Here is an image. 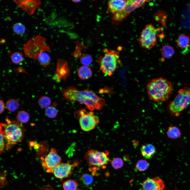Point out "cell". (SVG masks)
<instances>
[{"label":"cell","instance_id":"1","mask_svg":"<svg viewBox=\"0 0 190 190\" xmlns=\"http://www.w3.org/2000/svg\"><path fill=\"white\" fill-rule=\"evenodd\" d=\"M63 94L66 100L84 104L90 111L94 109L100 110L105 104L103 99L88 89L79 90L74 87L70 86L64 89Z\"/></svg>","mask_w":190,"mask_h":190},{"label":"cell","instance_id":"2","mask_svg":"<svg viewBox=\"0 0 190 190\" xmlns=\"http://www.w3.org/2000/svg\"><path fill=\"white\" fill-rule=\"evenodd\" d=\"M146 88L149 97L156 102H162L168 100L173 90L171 82L161 77L151 80L148 83Z\"/></svg>","mask_w":190,"mask_h":190},{"label":"cell","instance_id":"3","mask_svg":"<svg viewBox=\"0 0 190 190\" xmlns=\"http://www.w3.org/2000/svg\"><path fill=\"white\" fill-rule=\"evenodd\" d=\"M104 55L97 60L100 65V69L104 75L111 76L118 68L120 63L118 53L115 50L105 49Z\"/></svg>","mask_w":190,"mask_h":190},{"label":"cell","instance_id":"4","mask_svg":"<svg viewBox=\"0 0 190 190\" xmlns=\"http://www.w3.org/2000/svg\"><path fill=\"white\" fill-rule=\"evenodd\" d=\"M23 49L26 57L34 60L37 59L41 53L50 50L45 38L40 35L30 38L23 44Z\"/></svg>","mask_w":190,"mask_h":190},{"label":"cell","instance_id":"5","mask_svg":"<svg viewBox=\"0 0 190 190\" xmlns=\"http://www.w3.org/2000/svg\"><path fill=\"white\" fill-rule=\"evenodd\" d=\"M6 124H3L4 138L10 145L21 142L24 136L23 127L18 121L6 119Z\"/></svg>","mask_w":190,"mask_h":190},{"label":"cell","instance_id":"6","mask_svg":"<svg viewBox=\"0 0 190 190\" xmlns=\"http://www.w3.org/2000/svg\"><path fill=\"white\" fill-rule=\"evenodd\" d=\"M190 105V87L185 86L179 90L177 95L169 103V111L171 114L176 116Z\"/></svg>","mask_w":190,"mask_h":190},{"label":"cell","instance_id":"7","mask_svg":"<svg viewBox=\"0 0 190 190\" xmlns=\"http://www.w3.org/2000/svg\"><path fill=\"white\" fill-rule=\"evenodd\" d=\"M161 30L160 28H156L151 24L146 25L139 38L140 46L146 49L152 48L157 43V35Z\"/></svg>","mask_w":190,"mask_h":190},{"label":"cell","instance_id":"8","mask_svg":"<svg viewBox=\"0 0 190 190\" xmlns=\"http://www.w3.org/2000/svg\"><path fill=\"white\" fill-rule=\"evenodd\" d=\"M77 112L79 117L80 127L84 131H88L92 130L99 122L98 117L92 111H88L82 109Z\"/></svg>","mask_w":190,"mask_h":190},{"label":"cell","instance_id":"9","mask_svg":"<svg viewBox=\"0 0 190 190\" xmlns=\"http://www.w3.org/2000/svg\"><path fill=\"white\" fill-rule=\"evenodd\" d=\"M108 152L107 151H99L91 149L88 150L84 157L88 165L97 167H104L107 164L110 159L108 156Z\"/></svg>","mask_w":190,"mask_h":190},{"label":"cell","instance_id":"10","mask_svg":"<svg viewBox=\"0 0 190 190\" xmlns=\"http://www.w3.org/2000/svg\"><path fill=\"white\" fill-rule=\"evenodd\" d=\"M145 2V0H127L124 8L114 14L113 20L117 21H122L136 9L143 7Z\"/></svg>","mask_w":190,"mask_h":190},{"label":"cell","instance_id":"11","mask_svg":"<svg viewBox=\"0 0 190 190\" xmlns=\"http://www.w3.org/2000/svg\"><path fill=\"white\" fill-rule=\"evenodd\" d=\"M61 158L58 155L56 149L52 148L48 155L42 159V167L48 173H52L53 169L61 163Z\"/></svg>","mask_w":190,"mask_h":190},{"label":"cell","instance_id":"12","mask_svg":"<svg viewBox=\"0 0 190 190\" xmlns=\"http://www.w3.org/2000/svg\"><path fill=\"white\" fill-rule=\"evenodd\" d=\"M78 163L77 162L72 164L68 162L65 163H60L53 169L52 173L56 178L61 180L72 174L73 168L78 165Z\"/></svg>","mask_w":190,"mask_h":190},{"label":"cell","instance_id":"13","mask_svg":"<svg viewBox=\"0 0 190 190\" xmlns=\"http://www.w3.org/2000/svg\"><path fill=\"white\" fill-rule=\"evenodd\" d=\"M14 1L17 7L21 8L30 15L39 8L41 4L39 0H15Z\"/></svg>","mask_w":190,"mask_h":190},{"label":"cell","instance_id":"14","mask_svg":"<svg viewBox=\"0 0 190 190\" xmlns=\"http://www.w3.org/2000/svg\"><path fill=\"white\" fill-rule=\"evenodd\" d=\"M69 69L66 61L59 59L58 61L56 70L53 79L58 82L61 79H65L69 74Z\"/></svg>","mask_w":190,"mask_h":190},{"label":"cell","instance_id":"15","mask_svg":"<svg viewBox=\"0 0 190 190\" xmlns=\"http://www.w3.org/2000/svg\"><path fill=\"white\" fill-rule=\"evenodd\" d=\"M164 187L163 180L158 177L148 178L144 180L142 183L143 190H163Z\"/></svg>","mask_w":190,"mask_h":190},{"label":"cell","instance_id":"16","mask_svg":"<svg viewBox=\"0 0 190 190\" xmlns=\"http://www.w3.org/2000/svg\"><path fill=\"white\" fill-rule=\"evenodd\" d=\"M127 1L123 0H111L108 1V11L115 13L122 10L126 5Z\"/></svg>","mask_w":190,"mask_h":190},{"label":"cell","instance_id":"17","mask_svg":"<svg viewBox=\"0 0 190 190\" xmlns=\"http://www.w3.org/2000/svg\"><path fill=\"white\" fill-rule=\"evenodd\" d=\"M142 156L145 158L149 159L151 158L156 153V150L154 146L150 144L143 145L140 149Z\"/></svg>","mask_w":190,"mask_h":190},{"label":"cell","instance_id":"18","mask_svg":"<svg viewBox=\"0 0 190 190\" xmlns=\"http://www.w3.org/2000/svg\"><path fill=\"white\" fill-rule=\"evenodd\" d=\"M79 77L83 80H87L90 78L92 75L91 69L88 66H82L79 68L78 70Z\"/></svg>","mask_w":190,"mask_h":190},{"label":"cell","instance_id":"19","mask_svg":"<svg viewBox=\"0 0 190 190\" xmlns=\"http://www.w3.org/2000/svg\"><path fill=\"white\" fill-rule=\"evenodd\" d=\"M181 134L179 129L176 126H169L167 130V135L168 137L170 139H177L180 137Z\"/></svg>","mask_w":190,"mask_h":190},{"label":"cell","instance_id":"20","mask_svg":"<svg viewBox=\"0 0 190 190\" xmlns=\"http://www.w3.org/2000/svg\"><path fill=\"white\" fill-rule=\"evenodd\" d=\"M190 39L187 35L181 34L179 35L177 39V43L178 46L182 49L188 47L190 44Z\"/></svg>","mask_w":190,"mask_h":190},{"label":"cell","instance_id":"21","mask_svg":"<svg viewBox=\"0 0 190 190\" xmlns=\"http://www.w3.org/2000/svg\"><path fill=\"white\" fill-rule=\"evenodd\" d=\"M161 52L163 57L166 59H169L174 54V50L173 48L171 46L165 45L162 47Z\"/></svg>","mask_w":190,"mask_h":190},{"label":"cell","instance_id":"22","mask_svg":"<svg viewBox=\"0 0 190 190\" xmlns=\"http://www.w3.org/2000/svg\"><path fill=\"white\" fill-rule=\"evenodd\" d=\"M37 59L40 64L45 68L50 64L51 61L50 56L45 52L41 53Z\"/></svg>","mask_w":190,"mask_h":190},{"label":"cell","instance_id":"23","mask_svg":"<svg viewBox=\"0 0 190 190\" xmlns=\"http://www.w3.org/2000/svg\"><path fill=\"white\" fill-rule=\"evenodd\" d=\"M6 107L10 111L13 112L16 110L19 107V103L18 100L14 99L8 100L6 104Z\"/></svg>","mask_w":190,"mask_h":190},{"label":"cell","instance_id":"24","mask_svg":"<svg viewBox=\"0 0 190 190\" xmlns=\"http://www.w3.org/2000/svg\"><path fill=\"white\" fill-rule=\"evenodd\" d=\"M78 184L77 182L73 180L69 179L64 182L63 187L64 190H76Z\"/></svg>","mask_w":190,"mask_h":190},{"label":"cell","instance_id":"25","mask_svg":"<svg viewBox=\"0 0 190 190\" xmlns=\"http://www.w3.org/2000/svg\"><path fill=\"white\" fill-rule=\"evenodd\" d=\"M10 58L13 63L16 64H19L23 60V54L20 52H15L11 55Z\"/></svg>","mask_w":190,"mask_h":190},{"label":"cell","instance_id":"26","mask_svg":"<svg viewBox=\"0 0 190 190\" xmlns=\"http://www.w3.org/2000/svg\"><path fill=\"white\" fill-rule=\"evenodd\" d=\"M51 103L50 99L45 96L41 97L38 101L39 105L42 108H47L50 106Z\"/></svg>","mask_w":190,"mask_h":190},{"label":"cell","instance_id":"27","mask_svg":"<svg viewBox=\"0 0 190 190\" xmlns=\"http://www.w3.org/2000/svg\"><path fill=\"white\" fill-rule=\"evenodd\" d=\"M29 113L24 111H20L17 116L18 121L23 123H27L29 121Z\"/></svg>","mask_w":190,"mask_h":190},{"label":"cell","instance_id":"28","mask_svg":"<svg viewBox=\"0 0 190 190\" xmlns=\"http://www.w3.org/2000/svg\"><path fill=\"white\" fill-rule=\"evenodd\" d=\"M12 29L14 32L18 35L23 34L25 31V27L22 23L17 22L13 24Z\"/></svg>","mask_w":190,"mask_h":190},{"label":"cell","instance_id":"29","mask_svg":"<svg viewBox=\"0 0 190 190\" xmlns=\"http://www.w3.org/2000/svg\"><path fill=\"white\" fill-rule=\"evenodd\" d=\"M149 166V163L146 160L141 159L139 160L136 163L135 168L140 171H143L147 169Z\"/></svg>","mask_w":190,"mask_h":190},{"label":"cell","instance_id":"30","mask_svg":"<svg viewBox=\"0 0 190 190\" xmlns=\"http://www.w3.org/2000/svg\"><path fill=\"white\" fill-rule=\"evenodd\" d=\"M58 112L57 109L53 106L48 107L45 110V115L49 118H55Z\"/></svg>","mask_w":190,"mask_h":190},{"label":"cell","instance_id":"31","mask_svg":"<svg viewBox=\"0 0 190 190\" xmlns=\"http://www.w3.org/2000/svg\"><path fill=\"white\" fill-rule=\"evenodd\" d=\"M81 63L84 66L90 65L92 61V58L89 55L85 54L81 56L80 58Z\"/></svg>","mask_w":190,"mask_h":190},{"label":"cell","instance_id":"32","mask_svg":"<svg viewBox=\"0 0 190 190\" xmlns=\"http://www.w3.org/2000/svg\"><path fill=\"white\" fill-rule=\"evenodd\" d=\"M3 123H1L0 124V153H3L4 151L5 144L4 142V136L3 132Z\"/></svg>","mask_w":190,"mask_h":190},{"label":"cell","instance_id":"33","mask_svg":"<svg viewBox=\"0 0 190 190\" xmlns=\"http://www.w3.org/2000/svg\"><path fill=\"white\" fill-rule=\"evenodd\" d=\"M80 180L85 185L88 186L92 183L93 179L91 175L87 174H85L81 176Z\"/></svg>","mask_w":190,"mask_h":190},{"label":"cell","instance_id":"34","mask_svg":"<svg viewBox=\"0 0 190 190\" xmlns=\"http://www.w3.org/2000/svg\"><path fill=\"white\" fill-rule=\"evenodd\" d=\"M112 167L115 169L121 168L123 166L124 162L121 158H114L111 162Z\"/></svg>","mask_w":190,"mask_h":190},{"label":"cell","instance_id":"35","mask_svg":"<svg viewBox=\"0 0 190 190\" xmlns=\"http://www.w3.org/2000/svg\"><path fill=\"white\" fill-rule=\"evenodd\" d=\"M0 113H2L4 110L5 109V105L3 101L0 100Z\"/></svg>","mask_w":190,"mask_h":190},{"label":"cell","instance_id":"36","mask_svg":"<svg viewBox=\"0 0 190 190\" xmlns=\"http://www.w3.org/2000/svg\"><path fill=\"white\" fill-rule=\"evenodd\" d=\"M73 2L75 3L78 2L80 1V0H74L72 1Z\"/></svg>","mask_w":190,"mask_h":190},{"label":"cell","instance_id":"37","mask_svg":"<svg viewBox=\"0 0 190 190\" xmlns=\"http://www.w3.org/2000/svg\"></svg>","mask_w":190,"mask_h":190}]
</instances>
